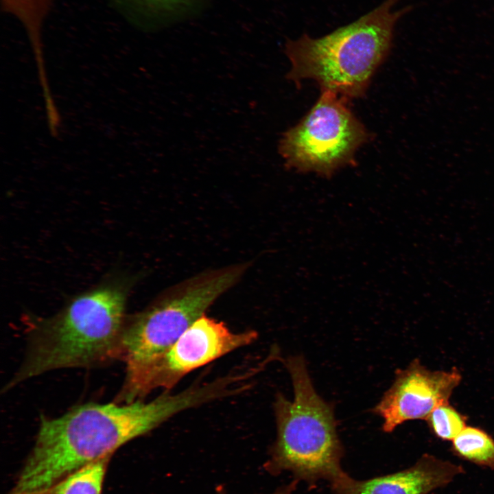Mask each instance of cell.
I'll use <instances>...</instances> for the list:
<instances>
[{
  "mask_svg": "<svg viewBox=\"0 0 494 494\" xmlns=\"http://www.w3.org/2000/svg\"><path fill=\"white\" fill-rule=\"evenodd\" d=\"M208 400L206 388L195 382L179 392H165L148 402L87 403L58 417L42 416L33 449L8 494L43 489Z\"/></svg>",
  "mask_w": 494,
  "mask_h": 494,
  "instance_id": "1",
  "label": "cell"
},
{
  "mask_svg": "<svg viewBox=\"0 0 494 494\" xmlns=\"http://www.w3.org/2000/svg\"><path fill=\"white\" fill-rule=\"evenodd\" d=\"M132 277H115L72 298L49 318H29L25 360L6 390L63 368L91 367L121 357Z\"/></svg>",
  "mask_w": 494,
  "mask_h": 494,
  "instance_id": "2",
  "label": "cell"
},
{
  "mask_svg": "<svg viewBox=\"0 0 494 494\" xmlns=\"http://www.w3.org/2000/svg\"><path fill=\"white\" fill-rule=\"evenodd\" d=\"M397 0H386L354 22L320 37L304 34L288 40L285 51L291 69L286 78L296 84L305 79L322 91L341 97H362L388 56L397 21L410 10H393Z\"/></svg>",
  "mask_w": 494,
  "mask_h": 494,
  "instance_id": "3",
  "label": "cell"
},
{
  "mask_svg": "<svg viewBox=\"0 0 494 494\" xmlns=\"http://www.w3.org/2000/svg\"><path fill=\"white\" fill-rule=\"evenodd\" d=\"M283 363L292 379L294 399L276 396L277 435L270 466L291 471L309 484L331 482L344 472L333 408L316 392L302 356L289 357Z\"/></svg>",
  "mask_w": 494,
  "mask_h": 494,
  "instance_id": "4",
  "label": "cell"
},
{
  "mask_svg": "<svg viewBox=\"0 0 494 494\" xmlns=\"http://www.w3.org/2000/svg\"><path fill=\"white\" fill-rule=\"evenodd\" d=\"M240 263L207 270L162 292L141 311L127 318L121 357L129 367L167 349L248 270Z\"/></svg>",
  "mask_w": 494,
  "mask_h": 494,
  "instance_id": "5",
  "label": "cell"
},
{
  "mask_svg": "<svg viewBox=\"0 0 494 494\" xmlns=\"http://www.w3.org/2000/svg\"><path fill=\"white\" fill-rule=\"evenodd\" d=\"M345 99L322 91L303 119L282 134L278 151L287 169L329 178L353 164L368 133Z\"/></svg>",
  "mask_w": 494,
  "mask_h": 494,
  "instance_id": "6",
  "label": "cell"
},
{
  "mask_svg": "<svg viewBox=\"0 0 494 494\" xmlns=\"http://www.w3.org/2000/svg\"><path fill=\"white\" fill-rule=\"evenodd\" d=\"M257 338L256 331L235 333L223 322L204 314L167 349L126 367L125 380L116 402L139 401L158 388L171 390L189 373L252 344Z\"/></svg>",
  "mask_w": 494,
  "mask_h": 494,
  "instance_id": "7",
  "label": "cell"
},
{
  "mask_svg": "<svg viewBox=\"0 0 494 494\" xmlns=\"http://www.w3.org/2000/svg\"><path fill=\"white\" fill-rule=\"evenodd\" d=\"M461 380V373L456 368L431 370L416 359L397 373L374 412L383 419L382 429L386 432H392L408 421L426 420L436 407L449 402Z\"/></svg>",
  "mask_w": 494,
  "mask_h": 494,
  "instance_id": "8",
  "label": "cell"
},
{
  "mask_svg": "<svg viewBox=\"0 0 494 494\" xmlns=\"http://www.w3.org/2000/svg\"><path fill=\"white\" fill-rule=\"evenodd\" d=\"M464 472L462 467L426 454L405 470L366 480L343 472L330 482L333 494H428Z\"/></svg>",
  "mask_w": 494,
  "mask_h": 494,
  "instance_id": "9",
  "label": "cell"
},
{
  "mask_svg": "<svg viewBox=\"0 0 494 494\" xmlns=\"http://www.w3.org/2000/svg\"><path fill=\"white\" fill-rule=\"evenodd\" d=\"M112 456L91 462L56 483L29 494H102Z\"/></svg>",
  "mask_w": 494,
  "mask_h": 494,
  "instance_id": "10",
  "label": "cell"
},
{
  "mask_svg": "<svg viewBox=\"0 0 494 494\" xmlns=\"http://www.w3.org/2000/svg\"><path fill=\"white\" fill-rule=\"evenodd\" d=\"M452 449L464 460L494 469V438L480 427L467 425L452 440Z\"/></svg>",
  "mask_w": 494,
  "mask_h": 494,
  "instance_id": "11",
  "label": "cell"
},
{
  "mask_svg": "<svg viewBox=\"0 0 494 494\" xmlns=\"http://www.w3.org/2000/svg\"><path fill=\"white\" fill-rule=\"evenodd\" d=\"M467 416L449 402L436 407L426 419L432 432L443 440H453L467 426Z\"/></svg>",
  "mask_w": 494,
  "mask_h": 494,
  "instance_id": "12",
  "label": "cell"
},
{
  "mask_svg": "<svg viewBox=\"0 0 494 494\" xmlns=\"http://www.w3.org/2000/svg\"><path fill=\"white\" fill-rule=\"evenodd\" d=\"M143 2L152 5V7L165 8L174 7L179 5L186 0H141Z\"/></svg>",
  "mask_w": 494,
  "mask_h": 494,
  "instance_id": "13",
  "label": "cell"
},
{
  "mask_svg": "<svg viewBox=\"0 0 494 494\" xmlns=\"http://www.w3.org/2000/svg\"><path fill=\"white\" fill-rule=\"evenodd\" d=\"M296 484V482H292L287 486H286L283 489H281V490H279L272 494H290L292 493V491L294 490V489L295 488Z\"/></svg>",
  "mask_w": 494,
  "mask_h": 494,
  "instance_id": "14",
  "label": "cell"
}]
</instances>
